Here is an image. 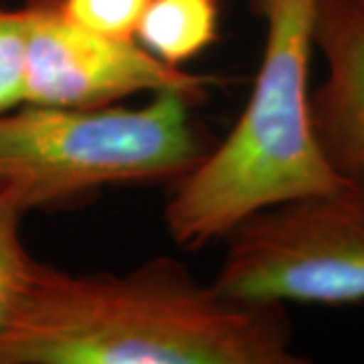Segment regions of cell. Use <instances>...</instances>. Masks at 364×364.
<instances>
[{
    "label": "cell",
    "instance_id": "obj_1",
    "mask_svg": "<svg viewBox=\"0 0 364 364\" xmlns=\"http://www.w3.org/2000/svg\"><path fill=\"white\" fill-rule=\"evenodd\" d=\"M284 304L249 301L156 257L122 273L37 263L0 364H301Z\"/></svg>",
    "mask_w": 364,
    "mask_h": 364
},
{
    "label": "cell",
    "instance_id": "obj_2",
    "mask_svg": "<svg viewBox=\"0 0 364 364\" xmlns=\"http://www.w3.org/2000/svg\"><path fill=\"white\" fill-rule=\"evenodd\" d=\"M251 6L265 33L247 104L225 140L172 182L164 207L166 231L182 249L207 247L263 208L346 181L326 160L312 126L318 0H251Z\"/></svg>",
    "mask_w": 364,
    "mask_h": 364
},
{
    "label": "cell",
    "instance_id": "obj_3",
    "mask_svg": "<svg viewBox=\"0 0 364 364\" xmlns=\"http://www.w3.org/2000/svg\"><path fill=\"white\" fill-rule=\"evenodd\" d=\"M138 107L18 105L0 114V195L25 213L65 207L109 186L172 182L210 148L195 100L160 91Z\"/></svg>",
    "mask_w": 364,
    "mask_h": 364
},
{
    "label": "cell",
    "instance_id": "obj_4",
    "mask_svg": "<svg viewBox=\"0 0 364 364\" xmlns=\"http://www.w3.org/2000/svg\"><path fill=\"white\" fill-rule=\"evenodd\" d=\"M215 286L269 304H364V178L267 207L225 237Z\"/></svg>",
    "mask_w": 364,
    "mask_h": 364
},
{
    "label": "cell",
    "instance_id": "obj_5",
    "mask_svg": "<svg viewBox=\"0 0 364 364\" xmlns=\"http://www.w3.org/2000/svg\"><path fill=\"white\" fill-rule=\"evenodd\" d=\"M23 104L105 107L142 93L178 91L200 104L217 79L172 67L136 39L73 25L59 0H25Z\"/></svg>",
    "mask_w": 364,
    "mask_h": 364
},
{
    "label": "cell",
    "instance_id": "obj_6",
    "mask_svg": "<svg viewBox=\"0 0 364 364\" xmlns=\"http://www.w3.org/2000/svg\"><path fill=\"white\" fill-rule=\"evenodd\" d=\"M314 47L324 77L310 93L314 134L342 178H364V0H318Z\"/></svg>",
    "mask_w": 364,
    "mask_h": 364
},
{
    "label": "cell",
    "instance_id": "obj_7",
    "mask_svg": "<svg viewBox=\"0 0 364 364\" xmlns=\"http://www.w3.org/2000/svg\"><path fill=\"white\" fill-rule=\"evenodd\" d=\"M219 0H150L136 31L146 51L184 67L219 39Z\"/></svg>",
    "mask_w": 364,
    "mask_h": 364
},
{
    "label": "cell",
    "instance_id": "obj_8",
    "mask_svg": "<svg viewBox=\"0 0 364 364\" xmlns=\"http://www.w3.org/2000/svg\"><path fill=\"white\" fill-rule=\"evenodd\" d=\"M25 215L16 200L0 195V334L11 324L39 263L26 251L21 237Z\"/></svg>",
    "mask_w": 364,
    "mask_h": 364
},
{
    "label": "cell",
    "instance_id": "obj_9",
    "mask_svg": "<svg viewBox=\"0 0 364 364\" xmlns=\"http://www.w3.org/2000/svg\"><path fill=\"white\" fill-rule=\"evenodd\" d=\"M73 25L112 39H136L150 0H59Z\"/></svg>",
    "mask_w": 364,
    "mask_h": 364
},
{
    "label": "cell",
    "instance_id": "obj_10",
    "mask_svg": "<svg viewBox=\"0 0 364 364\" xmlns=\"http://www.w3.org/2000/svg\"><path fill=\"white\" fill-rule=\"evenodd\" d=\"M25 13L0 9V114L23 105Z\"/></svg>",
    "mask_w": 364,
    "mask_h": 364
}]
</instances>
